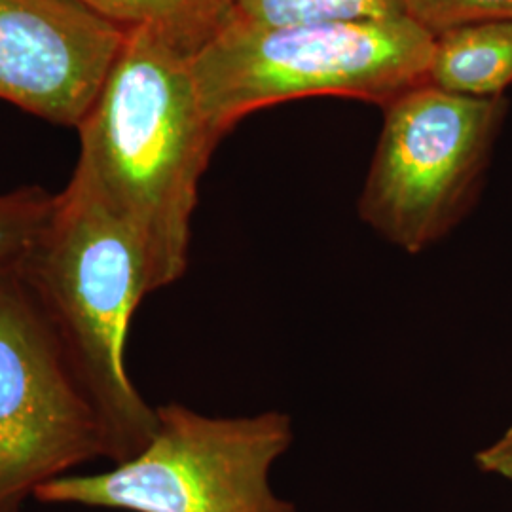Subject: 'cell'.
I'll use <instances>...</instances> for the list:
<instances>
[{"instance_id": "4fadbf2b", "label": "cell", "mask_w": 512, "mask_h": 512, "mask_svg": "<svg viewBox=\"0 0 512 512\" xmlns=\"http://www.w3.org/2000/svg\"><path fill=\"white\" fill-rule=\"evenodd\" d=\"M475 465L478 471L512 484V423L499 439L476 452Z\"/></svg>"}, {"instance_id": "8fae6325", "label": "cell", "mask_w": 512, "mask_h": 512, "mask_svg": "<svg viewBox=\"0 0 512 512\" xmlns=\"http://www.w3.org/2000/svg\"><path fill=\"white\" fill-rule=\"evenodd\" d=\"M55 194L21 186L0 194V283L19 274L54 209Z\"/></svg>"}, {"instance_id": "3957f363", "label": "cell", "mask_w": 512, "mask_h": 512, "mask_svg": "<svg viewBox=\"0 0 512 512\" xmlns=\"http://www.w3.org/2000/svg\"><path fill=\"white\" fill-rule=\"evenodd\" d=\"M435 37L410 18L260 25L236 18L190 59L209 124L224 137L255 110L313 95L384 109L425 84Z\"/></svg>"}, {"instance_id": "277c9868", "label": "cell", "mask_w": 512, "mask_h": 512, "mask_svg": "<svg viewBox=\"0 0 512 512\" xmlns=\"http://www.w3.org/2000/svg\"><path fill=\"white\" fill-rule=\"evenodd\" d=\"M156 412V431L139 454L103 473L61 476L35 499L122 512H296L270 482L294 442L287 412L222 418L179 403Z\"/></svg>"}, {"instance_id": "52a82bcc", "label": "cell", "mask_w": 512, "mask_h": 512, "mask_svg": "<svg viewBox=\"0 0 512 512\" xmlns=\"http://www.w3.org/2000/svg\"><path fill=\"white\" fill-rule=\"evenodd\" d=\"M126 35L78 0H0V99L78 128Z\"/></svg>"}, {"instance_id": "5b68a950", "label": "cell", "mask_w": 512, "mask_h": 512, "mask_svg": "<svg viewBox=\"0 0 512 512\" xmlns=\"http://www.w3.org/2000/svg\"><path fill=\"white\" fill-rule=\"evenodd\" d=\"M507 103L418 86L384 107L359 217L389 245L421 255L471 213Z\"/></svg>"}, {"instance_id": "7a4b0ae2", "label": "cell", "mask_w": 512, "mask_h": 512, "mask_svg": "<svg viewBox=\"0 0 512 512\" xmlns=\"http://www.w3.org/2000/svg\"><path fill=\"white\" fill-rule=\"evenodd\" d=\"M19 277L92 401L109 461L133 458L158 425L126 363L129 323L150 294L135 234L73 173Z\"/></svg>"}, {"instance_id": "8992f818", "label": "cell", "mask_w": 512, "mask_h": 512, "mask_svg": "<svg viewBox=\"0 0 512 512\" xmlns=\"http://www.w3.org/2000/svg\"><path fill=\"white\" fill-rule=\"evenodd\" d=\"M109 459L101 420L21 277L0 283V512Z\"/></svg>"}, {"instance_id": "7c38bea8", "label": "cell", "mask_w": 512, "mask_h": 512, "mask_svg": "<svg viewBox=\"0 0 512 512\" xmlns=\"http://www.w3.org/2000/svg\"><path fill=\"white\" fill-rule=\"evenodd\" d=\"M406 16L427 33L482 21H512V0H404Z\"/></svg>"}, {"instance_id": "9c48e42d", "label": "cell", "mask_w": 512, "mask_h": 512, "mask_svg": "<svg viewBox=\"0 0 512 512\" xmlns=\"http://www.w3.org/2000/svg\"><path fill=\"white\" fill-rule=\"evenodd\" d=\"M124 33L143 29L194 57L238 18L236 0H78Z\"/></svg>"}, {"instance_id": "ba28073f", "label": "cell", "mask_w": 512, "mask_h": 512, "mask_svg": "<svg viewBox=\"0 0 512 512\" xmlns=\"http://www.w3.org/2000/svg\"><path fill=\"white\" fill-rule=\"evenodd\" d=\"M425 84L463 97H503L512 84V21L471 23L437 35Z\"/></svg>"}, {"instance_id": "6da1fadb", "label": "cell", "mask_w": 512, "mask_h": 512, "mask_svg": "<svg viewBox=\"0 0 512 512\" xmlns=\"http://www.w3.org/2000/svg\"><path fill=\"white\" fill-rule=\"evenodd\" d=\"M190 59L148 31H129L76 128L73 173L135 234L150 294L186 274L200 181L222 139L203 112Z\"/></svg>"}, {"instance_id": "30bf717a", "label": "cell", "mask_w": 512, "mask_h": 512, "mask_svg": "<svg viewBox=\"0 0 512 512\" xmlns=\"http://www.w3.org/2000/svg\"><path fill=\"white\" fill-rule=\"evenodd\" d=\"M236 8L238 18L260 25L406 16L404 0H236Z\"/></svg>"}]
</instances>
